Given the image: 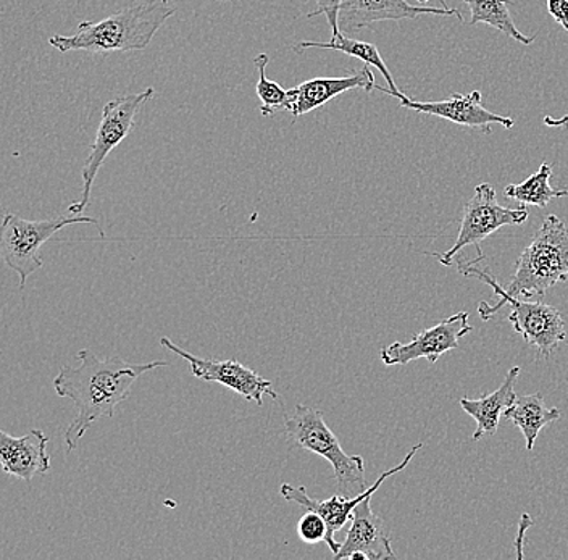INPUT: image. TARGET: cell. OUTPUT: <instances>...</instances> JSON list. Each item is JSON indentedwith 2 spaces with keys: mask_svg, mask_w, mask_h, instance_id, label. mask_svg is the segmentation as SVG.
<instances>
[{
  "mask_svg": "<svg viewBox=\"0 0 568 560\" xmlns=\"http://www.w3.org/2000/svg\"><path fill=\"white\" fill-rule=\"evenodd\" d=\"M422 446H424V442H418L417 446H414V448L408 451L407 456L404 457L399 466L393 467V469L386 470L385 474L379 475L378 480H376L372 487H368L364 492L355 496V498H344V496L336 495L333 496V498L326 499V501H317V499L308 496L307 489L304 487H293V485L290 483H283L282 487H280V492H282L286 501L294 502V505L302 506L304 509L317 512L323 517V520L328 525L326 546H328L329 551L335 556L341 548V542L335 540L336 533L343 530L344 525L353 520L355 507L375 495L379 487H382L388 478L393 477V475L406 470L410 460L414 459L415 454L420 451Z\"/></svg>",
  "mask_w": 568,
  "mask_h": 560,
  "instance_id": "10",
  "label": "cell"
},
{
  "mask_svg": "<svg viewBox=\"0 0 568 560\" xmlns=\"http://www.w3.org/2000/svg\"><path fill=\"white\" fill-rule=\"evenodd\" d=\"M527 205L520 208H506L496 200L495 186L489 183H481L475 187L474 197L467 202L464 208V218L460 222L459 235L456 243L444 254H433L443 265L449 267L454 258L464 247L474 244L477 250L479 243L486 237L495 235L497 230L504 226L524 225L528 220Z\"/></svg>",
  "mask_w": 568,
  "mask_h": 560,
  "instance_id": "8",
  "label": "cell"
},
{
  "mask_svg": "<svg viewBox=\"0 0 568 560\" xmlns=\"http://www.w3.org/2000/svg\"><path fill=\"white\" fill-rule=\"evenodd\" d=\"M504 418L520 428L527 441L528 451H532L539 431L550 421L559 420L560 410L546 406L539 395L517 396L513 406L504 413Z\"/></svg>",
  "mask_w": 568,
  "mask_h": 560,
  "instance_id": "19",
  "label": "cell"
},
{
  "mask_svg": "<svg viewBox=\"0 0 568 560\" xmlns=\"http://www.w3.org/2000/svg\"><path fill=\"white\" fill-rule=\"evenodd\" d=\"M344 0H315L317 9L314 12L308 13L307 19H314V17L323 16L328 21L329 28H332V38L339 37V12L341 6Z\"/></svg>",
  "mask_w": 568,
  "mask_h": 560,
  "instance_id": "24",
  "label": "cell"
},
{
  "mask_svg": "<svg viewBox=\"0 0 568 560\" xmlns=\"http://www.w3.org/2000/svg\"><path fill=\"white\" fill-rule=\"evenodd\" d=\"M77 359L80 360L78 367L63 365L53 378L57 396L70 399L77 407V417L63 435L70 452L78 448V442L94 421L115 416L116 406L128 399L131 386L142 375L155 368L169 367L165 360L131 364L120 356L102 360L91 349H81Z\"/></svg>",
  "mask_w": 568,
  "mask_h": 560,
  "instance_id": "1",
  "label": "cell"
},
{
  "mask_svg": "<svg viewBox=\"0 0 568 560\" xmlns=\"http://www.w3.org/2000/svg\"><path fill=\"white\" fill-rule=\"evenodd\" d=\"M175 13L176 9L169 0H140L98 23L83 21L78 24L77 33L71 37L57 34L49 39V44L63 54L73 51L91 54L144 51Z\"/></svg>",
  "mask_w": 568,
  "mask_h": 560,
  "instance_id": "2",
  "label": "cell"
},
{
  "mask_svg": "<svg viewBox=\"0 0 568 560\" xmlns=\"http://www.w3.org/2000/svg\"><path fill=\"white\" fill-rule=\"evenodd\" d=\"M471 332L467 312H459L446 318L442 324L417 333L410 343H393L382 350L383 364L388 367L407 365L417 359H426L436 364L443 354L457 349L459 342Z\"/></svg>",
  "mask_w": 568,
  "mask_h": 560,
  "instance_id": "11",
  "label": "cell"
},
{
  "mask_svg": "<svg viewBox=\"0 0 568 560\" xmlns=\"http://www.w3.org/2000/svg\"><path fill=\"white\" fill-rule=\"evenodd\" d=\"M568 279V228L556 215H548L530 246L521 253L507 294L514 297L542 296Z\"/></svg>",
  "mask_w": 568,
  "mask_h": 560,
  "instance_id": "4",
  "label": "cell"
},
{
  "mask_svg": "<svg viewBox=\"0 0 568 560\" xmlns=\"http://www.w3.org/2000/svg\"><path fill=\"white\" fill-rule=\"evenodd\" d=\"M400 108L426 113V115L439 116L449 120L456 125L479 128L485 133H491L489 125H500L510 130L515 125L509 116L497 115L481 105V92L474 91L470 94H453L446 101L417 102L412 99L400 101Z\"/></svg>",
  "mask_w": 568,
  "mask_h": 560,
  "instance_id": "14",
  "label": "cell"
},
{
  "mask_svg": "<svg viewBox=\"0 0 568 560\" xmlns=\"http://www.w3.org/2000/svg\"><path fill=\"white\" fill-rule=\"evenodd\" d=\"M550 176H552V166L542 162L538 172L528 176L524 183L509 184L504 190V194L513 201L520 202V204L546 208L550 201L568 196L567 190H554L550 186Z\"/></svg>",
  "mask_w": 568,
  "mask_h": 560,
  "instance_id": "21",
  "label": "cell"
},
{
  "mask_svg": "<svg viewBox=\"0 0 568 560\" xmlns=\"http://www.w3.org/2000/svg\"><path fill=\"white\" fill-rule=\"evenodd\" d=\"M91 223L104 237V230L99 225L98 220L83 217V215H71V217H57L49 220H24L16 214L3 215L2 228H0V254L3 262L20 276V289L27 285V279L44 267L41 257V250L52 236L60 230L70 225Z\"/></svg>",
  "mask_w": 568,
  "mask_h": 560,
  "instance_id": "6",
  "label": "cell"
},
{
  "mask_svg": "<svg viewBox=\"0 0 568 560\" xmlns=\"http://www.w3.org/2000/svg\"><path fill=\"white\" fill-rule=\"evenodd\" d=\"M470 9L471 27L478 23H486L489 27L496 28L500 33L506 37L515 39L524 45H530L535 42L536 37H525L520 33L517 24L510 16L509 6H514L510 0H464Z\"/></svg>",
  "mask_w": 568,
  "mask_h": 560,
  "instance_id": "20",
  "label": "cell"
},
{
  "mask_svg": "<svg viewBox=\"0 0 568 560\" xmlns=\"http://www.w3.org/2000/svg\"><path fill=\"white\" fill-rule=\"evenodd\" d=\"M417 2L420 3V6H424V3L429 2V0H417Z\"/></svg>",
  "mask_w": 568,
  "mask_h": 560,
  "instance_id": "27",
  "label": "cell"
},
{
  "mask_svg": "<svg viewBox=\"0 0 568 560\" xmlns=\"http://www.w3.org/2000/svg\"><path fill=\"white\" fill-rule=\"evenodd\" d=\"M371 502L372 496L355 507L353 523H351L349 531H347L346 540L341 542L339 551L333 556L336 560L396 558L393 548H390L388 527L383 522L382 517L373 513Z\"/></svg>",
  "mask_w": 568,
  "mask_h": 560,
  "instance_id": "13",
  "label": "cell"
},
{
  "mask_svg": "<svg viewBox=\"0 0 568 560\" xmlns=\"http://www.w3.org/2000/svg\"><path fill=\"white\" fill-rule=\"evenodd\" d=\"M332 49V51L343 52V54L355 57V59L362 60L365 65H371L373 69L378 70L379 73L385 78L386 83L389 88L376 86V90L385 92V94L393 95V98L404 101L407 98L406 94L399 91L394 81L393 74H390L388 67H386L385 60L379 54L378 48L371 44V42L357 41V39L344 37L343 33L339 37L332 38L326 42L318 41H302L294 45V51H302V49Z\"/></svg>",
  "mask_w": 568,
  "mask_h": 560,
  "instance_id": "18",
  "label": "cell"
},
{
  "mask_svg": "<svg viewBox=\"0 0 568 560\" xmlns=\"http://www.w3.org/2000/svg\"><path fill=\"white\" fill-rule=\"evenodd\" d=\"M542 122H545L546 126H550V128L568 126V115L562 116V119H552V116L546 115L545 120H542Z\"/></svg>",
  "mask_w": 568,
  "mask_h": 560,
  "instance_id": "26",
  "label": "cell"
},
{
  "mask_svg": "<svg viewBox=\"0 0 568 560\" xmlns=\"http://www.w3.org/2000/svg\"><path fill=\"white\" fill-rule=\"evenodd\" d=\"M353 90H364L365 92L376 90L371 65L364 63L361 70L347 74V77L314 78V80L304 81L293 90H287L290 91L291 115L294 119H300L305 113L314 112L322 105L328 104L337 95Z\"/></svg>",
  "mask_w": 568,
  "mask_h": 560,
  "instance_id": "15",
  "label": "cell"
},
{
  "mask_svg": "<svg viewBox=\"0 0 568 560\" xmlns=\"http://www.w3.org/2000/svg\"><path fill=\"white\" fill-rule=\"evenodd\" d=\"M284 434L297 448L317 454L332 464L337 495L355 498L368 488L364 457L344 452L335 431L326 425L318 409L300 404L293 416L284 418Z\"/></svg>",
  "mask_w": 568,
  "mask_h": 560,
  "instance_id": "5",
  "label": "cell"
},
{
  "mask_svg": "<svg viewBox=\"0 0 568 560\" xmlns=\"http://www.w3.org/2000/svg\"><path fill=\"white\" fill-rule=\"evenodd\" d=\"M483 258H485L483 254H478L475 261H467L464 257L454 258V264L459 265L460 273L471 276V278L481 279L483 283L491 286L497 297H499V303L495 304V306H489L488 303L479 304V317H481V320L488 322L504 306L513 307L509 322L514 325L515 332L520 333L525 342L530 344V346H535L542 357L549 359L554 350L559 347V344L567 339L562 315H560L556 307L548 306V304L521 303L520 297L507 294V291L496 282L491 272L478 267L477 264Z\"/></svg>",
  "mask_w": 568,
  "mask_h": 560,
  "instance_id": "3",
  "label": "cell"
},
{
  "mask_svg": "<svg viewBox=\"0 0 568 560\" xmlns=\"http://www.w3.org/2000/svg\"><path fill=\"white\" fill-rule=\"evenodd\" d=\"M270 57L261 54L255 57L254 65L258 72L257 91L261 99V113L264 116L273 115L276 112H290V91H284L276 81L266 78V67H268Z\"/></svg>",
  "mask_w": 568,
  "mask_h": 560,
  "instance_id": "22",
  "label": "cell"
},
{
  "mask_svg": "<svg viewBox=\"0 0 568 560\" xmlns=\"http://www.w3.org/2000/svg\"><path fill=\"white\" fill-rule=\"evenodd\" d=\"M154 95L155 91L148 88V90L138 92V94L122 95V98L110 101L109 104L104 105L101 125H99L98 133H95L94 143L91 145V152H89L83 173H81L83 193H81L80 200L70 205L69 212L71 215L83 214L89 200H91L92 184L98 179L106 157L130 134L134 122H136L138 112Z\"/></svg>",
  "mask_w": 568,
  "mask_h": 560,
  "instance_id": "7",
  "label": "cell"
},
{
  "mask_svg": "<svg viewBox=\"0 0 568 560\" xmlns=\"http://www.w3.org/2000/svg\"><path fill=\"white\" fill-rule=\"evenodd\" d=\"M549 16L568 31V0H548Z\"/></svg>",
  "mask_w": 568,
  "mask_h": 560,
  "instance_id": "25",
  "label": "cell"
},
{
  "mask_svg": "<svg viewBox=\"0 0 568 560\" xmlns=\"http://www.w3.org/2000/svg\"><path fill=\"white\" fill-rule=\"evenodd\" d=\"M49 438L44 431L31 430L21 438L0 430V464L3 474L12 475L30 483L36 475L51 470L48 452Z\"/></svg>",
  "mask_w": 568,
  "mask_h": 560,
  "instance_id": "16",
  "label": "cell"
},
{
  "mask_svg": "<svg viewBox=\"0 0 568 560\" xmlns=\"http://www.w3.org/2000/svg\"><path fill=\"white\" fill-rule=\"evenodd\" d=\"M520 375V367H513L507 374L506 380L495 393L481 396L479 399H460V407L477 421L474 439L478 441L485 435H496L499 428L500 417L517 399L515 395V381Z\"/></svg>",
  "mask_w": 568,
  "mask_h": 560,
  "instance_id": "17",
  "label": "cell"
},
{
  "mask_svg": "<svg viewBox=\"0 0 568 560\" xmlns=\"http://www.w3.org/2000/svg\"><path fill=\"white\" fill-rule=\"evenodd\" d=\"M160 344L170 353L176 354L181 359L186 360L190 364L191 374L199 380L219 383V385L226 386L231 391L240 395L241 398L257 403L258 406H264V396L266 395L272 399L280 400L278 393H275L272 383L265 380L257 371L252 370L241 362L234 359H202V357L187 353L183 347L176 346L166 336L160 338Z\"/></svg>",
  "mask_w": 568,
  "mask_h": 560,
  "instance_id": "9",
  "label": "cell"
},
{
  "mask_svg": "<svg viewBox=\"0 0 568 560\" xmlns=\"http://www.w3.org/2000/svg\"><path fill=\"white\" fill-rule=\"evenodd\" d=\"M422 16H456L464 21L459 10L449 7L412 6L407 0H344L341 6L339 27L343 31L355 33L378 21L415 20Z\"/></svg>",
  "mask_w": 568,
  "mask_h": 560,
  "instance_id": "12",
  "label": "cell"
},
{
  "mask_svg": "<svg viewBox=\"0 0 568 560\" xmlns=\"http://www.w3.org/2000/svg\"><path fill=\"white\" fill-rule=\"evenodd\" d=\"M297 531H300L302 541L307 542V544H318V542H326L328 525L320 513L307 510V513L301 517Z\"/></svg>",
  "mask_w": 568,
  "mask_h": 560,
  "instance_id": "23",
  "label": "cell"
}]
</instances>
